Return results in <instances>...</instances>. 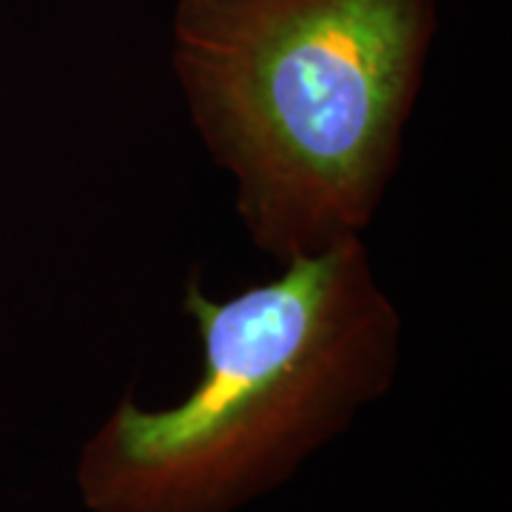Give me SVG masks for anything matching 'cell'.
<instances>
[{
    "mask_svg": "<svg viewBox=\"0 0 512 512\" xmlns=\"http://www.w3.org/2000/svg\"><path fill=\"white\" fill-rule=\"evenodd\" d=\"M171 66L259 251L362 237L402 157L436 0H177Z\"/></svg>",
    "mask_w": 512,
    "mask_h": 512,
    "instance_id": "6da1fadb",
    "label": "cell"
},
{
    "mask_svg": "<svg viewBox=\"0 0 512 512\" xmlns=\"http://www.w3.org/2000/svg\"><path fill=\"white\" fill-rule=\"evenodd\" d=\"M183 308L200 379L177 407L123 399L94 433L77 470L92 512H231L282 484L396 376L402 316L362 237L291 256L228 299L191 276Z\"/></svg>",
    "mask_w": 512,
    "mask_h": 512,
    "instance_id": "7a4b0ae2",
    "label": "cell"
}]
</instances>
